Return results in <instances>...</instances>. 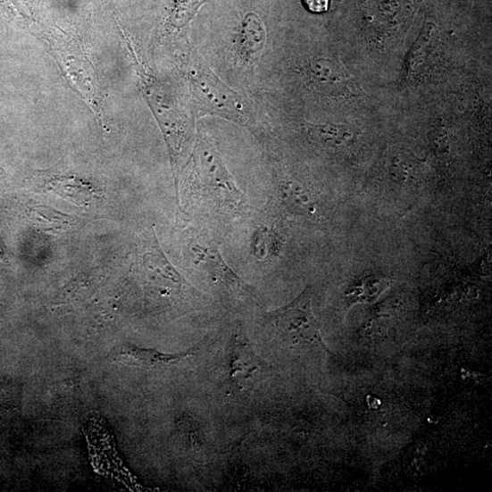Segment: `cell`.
<instances>
[{
    "label": "cell",
    "instance_id": "cell-5",
    "mask_svg": "<svg viewBox=\"0 0 492 492\" xmlns=\"http://www.w3.org/2000/svg\"><path fill=\"white\" fill-rule=\"evenodd\" d=\"M201 348L195 346L182 354H165L155 349L140 348L125 344L113 350L111 357L114 362L142 369H153L170 365L188 359L196 354Z\"/></svg>",
    "mask_w": 492,
    "mask_h": 492
},
{
    "label": "cell",
    "instance_id": "cell-4",
    "mask_svg": "<svg viewBox=\"0 0 492 492\" xmlns=\"http://www.w3.org/2000/svg\"><path fill=\"white\" fill-rule=\"evenodd\" d=\"M188 257L197 270L206 271L217 283L237 294L254 297L253 289L230 270L215 245L206 237L194 234L188 243Z\"/></svg>",
    "mask_w": 492,
    "mask_h": 492
},
{
    "label": "cell",
    "instance_id": "cell-8",
    "mask_svg": "<svg viewBox=\"0 0 492 492\" xmlns=\"http://www.w3.org/2000/svg\"><path fill=\"white\" fill-rule=\"evenodd\" d=\"M279 198L283 205L294 213L314 217L318 212L314 196L298 183L283 181L279 186Z\"/></svg>",
    "mask_w": 492,
    "mask_h": 492
},
{
    "label": "cell",
    "instance_id": "cell-6",
    "mask_svg": "<svg viewBox=\"0 0 492 492\" xmlns=\"http://www.w3.org/2000/svg\"><path fill=\"white\" fill-rule=\"evenodd\" d=\"M265 369V364L254 350L244 329H237L231 345L229 379L232 382L251 380Z\"/></svg>",
    "mask_w": 492,
    "mask_h": 492
},
{
    "label": "cell",
    "instance_id": "cell-7",
    "mask_svg": "<svg viewBox=\"0 0 492 492\" xmlns=\"http://www.w3.org/2000/svg\"><path fill=\"white\" fill-rule=\"evenodd\" d=\"M266 32L261 19L253 13L248 14L242 24L238 41V54L246 65H253L263 49Z\"/></svg>",
    "mask_w": 492,
    "mask_h": 492
},
{
    "label": "cell",
    "instance_id": "cell-3",
    "mask_svg": "<svg viewBox=\"0 0 492 492\" xmlns=\"http://www.w3.org/2000/svg\"><path fill=\"white\" fill-rule=\"evenodd\" d=\"M194 172H196L194 174L199 180L196 185L204 196L220 203V206L226 204L235 212L241 211L244 206L242 195L218 154L203 142L199 143L195 154Z\"/></svg>",
    "mask_w": 492,
    "mask_h": 492
},
{
    "label": "cell",
    "instance_id": "cell-11",
    "mask_svg": "<svg viewBox=\"0 0 492 492\" xmlns=\"http://www.w3.org/2000/svg\"><path fill=\"white\" fill-rule=\"evenodd\" d=\"M304 9L314 14H322L329 11L330 0H302Z\"/></svg>",
    "mask_w": 492,
    "mask_h": 492
},
{
    "label": "cell",
    "instance_id": "cell-9",
    "mask_svg": "<svg viewBox=\"0 0 492 492\" xmlns=\"http://www.w3.org/2000/svg\"><path fill=\"white\" fill-rule=\"evenodd\" d=\"M19 404V388L11 380L0 379V409H15Z\"/></svg>",
    "mask_w": 492,
    "mask_h": 492
},
{
    "label": "cell",
    "instance_id": "cell-1",
    "mask_svg": "<svg viewBox=\"0 0 492 492\" xmlns=\"http://www.w3.org/2000/svg\"><path fill=\"white\" fill-rule=\"evenodd\" d=\"M192 93L201 115L213 114L241 125L253 124V113L248 104L194 55L190 70Z\"/></svg>",
    "mask_w": 492,
    "mask_h": 492
},
{
    "label": "cell",
    "instance_id": "cell-12",
    "mask_svg": "<svg viewBox=\"0 0 492 492\" xmlns=\"http://www.w3.org/2000/svg\"><path fill=\"white\" fill-rule=\"evenodd\" d=\"M5 252L2 245H0V263L4 261Z\"/></svg>",
    "mask_w": 492,
    "mask_h": 492
},
{
    "label": "cell",
    "instance_id": "cell-10",
    "mask_svg": "<svg viewBox=\"0 0 492 492\" xmlns=\"http://www.w3.org/2000/svg\"><path fill=\"white\" fill-rule=\"evenodd\" d=\"M274 237L268 230L258 232L254 239V253L255 255L262 259L267 256L275 245L273 244Z\"/></svg>",
    "mask_w": 492,
    "mask_h": 492
},
{
    "label": "cell",
    "instance_id": "cell-2",
    "mask_svg": "<svg viewBox=\"0 0 492 492\" xmlns=\"http://www.w3.org/2000/svg\"><path fill=\"white\" fill-rule=\"evenodd\" d=\"M311 300L312 290L307 288L288 304L267 313L266 321L284 342L315 345L333 355L323 340L321 324L312 311Z\"/></svg>",
    "mask_w": 492,
    "mask_h": 492
}]
</instances>
